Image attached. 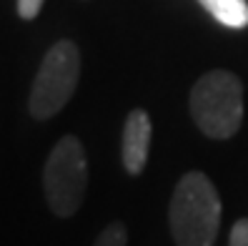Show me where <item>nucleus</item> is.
Listing matches in <instances>:
<instances>
[{
    "label": "nucleus",
    "instance_id": "1",
    "mask_svg": "<svg viewBox=\"0 0 248 246\" xmlns=\"http://www.w3.org/2000/svg\"><path fill=\"white\" fill-rule=\"evenodd\" d=\"M176 246H213L221 229V196L201 171H188L176 183L168 209Z\"/></svg>",
    "mask_w": 248,
    "mask_h": 246
},
{
    "label": "nucleus",
    "instance_id": "2",
    "mask_svg": "<svg viewBox=\"0 0 248 246\" xmlns=\"http://www.w3.org/2000/svg\"><path fill=\"white\" fill-rule=\"evenodd\" d=\"M191 115L213 141L236 136L243 121V83L231 70H208L191 88Z\"/></svg>",
    "mask_w": 248,
    "mask_h": 246
},
{
    "label": "nucleus",
    "instance_id": "3",
    "mask_svg": "<svg viewBox=\"0 0 248 246\" xmlns=\"http://www.w3.org/2000/svg\"><path fill=\"white\" fill-rule=\"evenodd\" d=\"M80 81V50L73 40H58L48 48L35 73L28 113L35 121H48L58 115L73 98Z\"/></svg>",
    "mask_w": 248,
    "mask_h": 246
},
{
    "label": "nucleus",
    "instance_id": "4",
    "mask_svg": "<svg viewBox=\"0 0 248 246\" xmlns=\"http://www.w3.org/2000/svg\"><path fill=\"white\" fill-rule=\"evenodd\" d=\"M88 189V158L76 136H63L48 153L43 168V191L58 219H70Z\"/></svg>",
    "mask_w": 248,
    "mask_h": 246
},
{
    "label": "nucleus",
    "instance_id": "5",
    "mask_svg": "<svg viewBox=\"0 0 248 246\" xmlns=\"http://www.w3.org/2000/svg\"><path fill=\"white\" fill-rule=\"evenodd\" d=\"M151 138H153V123L151 115L143 108H133L125 118L123 126V143H121V158L123 168L130 176L143 173L148 164V151H151Z\"/></svg>",
    "mask_w": 248,
    "mask_h": 246
},
{
    "label": "nucleus",
    "instance_id": "6",
    "mask_svg": "<svg viewBox=\"0 0 248 246\" xmlns=\"http://www.w3.org/2000/svg\"><path fill=\"white\" fill-rule=\"evenodd\" d=\"M211 16L228 28H246L248 25V3L246 0H198Z\"/></svg>",
    "mask_w": 248,
    "mask_h": 246
},
{
    "label": "nucleus",
    "instance_id": "7",
    "mask_svg": "<svg viewBox=\"0 0 248 246\" xmlns=\"http://www.w3.org/2000/svg\"><path fill=\"white\" fill-rule=\"evenodd\" d=\"M93 246H128V231H125V226L121 221L108 224L98 234V239L93 241Z\"/></svg>",
    "mask_w": 248,
    "mask_h": 246
},
{
    "label": "nucleus",
    "instance_id": "8",
    "mask_svg": "<svg viewBox=\"0 0 248 246\" xmlns=\"http://www.w3.org/2000/svg\"><path fill=\"white\" fill-rule=\"evenodd\" d=\"M228 246H248V219H238L231 226Z\"/></svg>",
    "mask_w": 248,
    "mask_h": 246
},
{
    "label": "nucleus",
    "instance_id": "9",
    "mask_svg": "<svg viewBox=\"0 0 248 246\" xmlns=\"http://www.w3.org/2000/svg\"><path fill=\"white\" fill-rule=\"evenodd\" d=\"M43 3H46V0H18V16H20L23 20L38 18V13H40Z\"/></svg>",
    "mask_w": 248,
    "mask_h": 246
}]
</instances>
